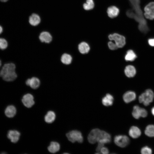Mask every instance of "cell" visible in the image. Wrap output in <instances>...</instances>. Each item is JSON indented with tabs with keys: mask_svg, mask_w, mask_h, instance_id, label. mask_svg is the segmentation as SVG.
<instances>
[{
	"mask_svg": "<svg viewBox=\"0 0 154 154\" xmlns=\"http://www.w3.org/2000/svg\"><path fill=\"white\" fill-rule=\"evenodd\" d=\"M124 72L126 76L129 78L133 77L136 73L135 68L131 65L127 66L125 69Z\"/></svg>",
	"mask_w": 154,
	"mask_h": 154,
	"instance_id": "cell-20",
	"label": "cell"
},
{
	"mask_svg": "<svg viewBox=\"0 0 154 154\" xmlns=\"http://www.w3.org/2000/svg\"><path fill=\"white\" fill-rule=\"evenodd\" d=\"M141 152L142 154H151L152 153V150L150 147L146 146L141 148Z\"/></svg>",
	"mask_w": 154,
	"mask_h": 154,
	"instance_id": "cell-29",
	"label": "cell"
},
{
	"mask_svg": "<svg viewBox=\"0 0 154 154\" xmlns=\"http://www.w3.org/2000/svg\"><path fill=\"white\" fill-rule=\"evenodd\" d=\"M40 40L42 42L49 43L52 40V37L50 34L46 31L41 33L39 37Z\"/></svg>",
	"mask_w": 154,
	"mask_h": 154,
	"instance_id": "cell-15",
	"label": "cell"
},
{
	"mask_svg": "<svg viewBox=\"0 0 154 154\" xmlns=\"http://www.w3.org/2000/svg\"><path fill=\"white\" fill-rule=\"evenodd\" d=\"M137 56L132 50H130L127 51L125 56V59L127 61H133L136 58Z\"/></svg>",
	"mask_w": 154,
	"mask_h": 154,
	"instance_id": "cell-26",
	"label": "cell"
},
{
	"mask_svg": "<svg viewBox=\"0 0 154 154\" xmlns=\"http://www.w3.org/2000/svg\"><path fill=\"white\" fill-rule=\"evenodd\" d=\"M101 131L98 129L96 128L91 131L88 137V139L90 143L94 144L97 142Z\"/></svg>",
	"mask_w": 154,
	"mask_h": 154,
	"instance_id": "cell-9",
	"label": "cell"
},
{
	"mask_svg": "<svg viewBox=\"0 0 154 154\" xmlns=\"http://www.w3.org/2000/svg\"><path fill=\"white\" fill-rule=\"evenodd\" d=\"M15 68V65L13 63L5 64L0 71V76L5 81H13L17 77Z\"/></svg>",
	"mask_w": 154,
	"mask_h": 154,
	"instance_id": "cell-1",
	"label": "cell"
},
{
	"mask_svg": "<svg viewBox=\"0 0 154 154\" xmlns=\"http://www.w3.org/2000/svg\"><path fill=\"white\" fill-rule=\"evenodd\" d=\"M104 144L100 143H98V146H97L96 149V151L97 152H99V151H100L102 147H104Z\"/></svg>",
	"mask_w": 154,
	"mask_h": 154,
	"instance_id": "cell-32",
	"label": "cell"
},
{
	"mask_svg": "<svg viewBox=\"0 0 154 154\" xmlns=\"http://www.w3.org/2000/svg\"><path fill=\"white\" fill-rule=\"evenodd\" d=\"M114 98L112 95L107 94L102 99V103L105 106H112L113 103Z\"/></svg>",
	"mask_w": 154,
	"mask_h": 154,
	"instance_id": "cell-17",
	"label": "cell"
},
{
	"mask_svg": "<svg viewBox=\"0 0 154 154\" xmlns=\"http://www.w3.org/2000/svg\"><path fill=\"white\" fill-rule=\"evenodd\" d=\"M5 153H5L3 152V153H3H3Z\"/></svg>",
	"mask_w": 154,
	"mask_h": 154,
	"instance_id": "cell-38",
	"label": "cell"
},
{
	"mask_svg": "<svg viewBox=\"0 0 154 154\" xmlns=\"http://www.w3.org/2000/svg\"><path fill=\"white\" fill-rule=\"evenodd\" d=\"M34 97L31 94L28 93L24 95L22 99L23 105L27 108L32 107L35 104Z\"/></svg>",
	"mask_w": 154,
	"mask_h": 154,
	"instance_id": "cell-8",
	"label": "cell"
},
{
	"mask_svg": "<svg viewBox=\"0 0 154 154\" xmlns=\"http://www.w3.org/2000/svg\"><path fill=\"white\" fill-rule=\"evenodd\" d=\"M145 133L149 137H154V125L151 124L148 125L145 128Z\"/></svg>",
	"mask_w": 154,
	"mask_h": 154,
	"instance_id": "cell-25",
	"label": "cell"
},
{
	"mask_svg": "<svg viewBox=\"0 0 154 154\" xmlns=\"http://www.w3.org/2000/svg\"><path fill=\"white\" fill-rule=\"evenodd\" d=\"M94 5L93 0H86V2L83 5V7L86 10H90L94 8Z\"/></svg>",
	"mask_w": 154,
	"mask_h": 154,
	"instance_id": "cell-27",
	"label": "cell"
},
{
	"mask_svg": "<svg viewBox=\"0 0 154 154\" xmlns=\"http://www.w3.org/2000/svg\"><path fill=\"white\" fill-rule=\"evenodd\" d=\"M154 98V94L150 89L147 90L139 97V101L145 106H147L152 102Z\"/></svg>",
	"mask_w": 154,
	"mask_h": 154,
	"instance_id": "cell-2",
	"label": "cell"
},
{
	"mask_svg": "<svg viewBox=\"0 0 154 154\" xmlns=\"http://www.w3.org/2000/svg\"><path fill=\"white\" fill-rule=\"evenodd\" d=\"M20 135V132L16 130H10L8 132L7 137L13 143H17L19 140Z\"/></svg>",
	"mask_w": 154,
	"mask_h": 154,
	"instance_id": "cell-12",
	"label": "cell"
},
{
	"mask_svg": "<svg viewBox=\"0 0 154 154\" xmlns=\"http://www.w3.org/2000/svg\"><path fill=\"white\" fill-rule=\"evenodd\" d=\"M60 60L61 62L63 64L68 65L71 63L72 58L71 56L69 54L64 53L61 56Z\"/></svg>",
	"mask_w": 154,
	"mask_h": 154,
	"instance_id": "cell-24",
	"label": "cell"
},
{
	"mask_svg": "<svg viewBox=\"0 0 154 154\" xmlns=\"http://www.w3.org/2000/svg\"><path fill=\"white\" fill-rule=\"evenodd\" d=\"M78 48L79 51L82 54L87 53L90 49L88 44L85 42L80 43L78 45Z\"/></svg>",
	"mask_w": 154,
	"mask_h": 154,
	"instance_id": "cell-23",
	"label": "cell"
},
{
	"mask_svg": "<svg viewBox=\"0 0 154 154\" xmlns=\"http://www.w3.org/2000/svg\"><path fill=\"white\" fill-rule=\"evenodd\" d=\"M107 12L108 16L110 17L113 18L116 17L119 15V9L116 6H112L108 8Z\"/></svg>",
	"mask_w": 154,
	"mask_h": 154,
	"instance_id": "cell-13",
	"label": "cell"
},
{
	"mask_svg": "<svg viewBox=\"0 0 154 154\" xmlns=\"http://www.w3.org/2000/svg\"><path fill=\"white\" fill-rule=\"evenodd\" d=\"M136 98L135 92L132 91H128L126 92L123 96V99L126 103H128L134 100Z\"/></svg>",
	"mask_w": 154,
	"mask_h": 154,
	"instance_id": "cell-14",
	"label": "cell"
},
{
	"mask_svg": "<svg viewBox=\"0 0 154 154\" xmlns=\"http://www.w3.org/2000/svg\"><path fill=\"white\" fill-rule=\"evenodd\" d=\"M25 83L27 85L29 86L32 88L35 89L40 86V81L37 78L33 77L27 80Z\"/></svg>",
	"mask_w": 154,
	"mask_h": 154,
	"instance_id": "cell-11",
	"label": "cell"
},
{
	"mask_svg": "<svg viewBox=\"0 0 154 154\" xmlns=\"http://www.w3.org/2000/svg\"><path fill=\"white\" fill-rule=\"evenodd\" d=\"M8 46L7 41L4 38H0V49L2 50L6 49Z\"/></svg>",
	"mask_w": 154,
	"mask_h": 154,
	"instance_id": "cell-28",
	"label": "cell"
},
{
	"mask_svg": "<svg viewBox=\"0 0 154 154\" xmlns=\"http://www.w3.org/2000/svg\"><path fill=\"white\" fill-rule=\"evenodd\" d=\"M8 0H0V1L3 2H6Z\"/></svg>",
	"mask_w": 154,
	"mask_h": 154,
	"instance_id": "cell-36",
	"label": "cell"
},
{
	"mask_svg": "<svg viewBox=\"0 0 154 154\" xmlns=\"http://www.w3.org/2000/svg\"><path fill=\"white\" fill-rule=\"evenodd\" d=\"M109 39L114 40L118 48H122L125 44V38L121 35L117 33L110 35L108 36Z\"/></svg>",
	"mask_w": 154,
	"mask_h": 154,
	"instance_id": "cell-5",
	"label": "cell"
},
{
	"mask_svg": "<svg viewBox=\"0 0 154 154\" xmlns=\"http://www.w3.org/2000/svg\"><path fill=\"white\" fill-rule=\"evenodd\" d=\"M148 42L150 45L154 46V38L149 39L148 40Z\"/></svg>",
	"mask_w": 154,
	"mask_h": 154,
	"instance_id": "cell-33",
	"label": "cell"
},
{
	"mask_svg": "<svg viewBox=\"0 0 154 154\" xmlns=\"http://www.w3.org/2000/svg\"><path fill=\"white\" fill-rule=\"evenodd\" d=\"M151 112L152 115L154 116V107L152 108L151 110Z\"/></svg>",
	"mask_w": 154,
	"mask_h": 154,
	"instance_id": "cell-34",
	"label": "cell"
},
{
	"mask_svg": "<svg viewBox=\"0 0 154 154\" xmlns=\"http://www.w3.org/2000/svg\"><path fill=\"white\" fill-rule=\"evenodd\" d=\"M132 115L134 118L138 119L140 117H147V112L145 109L140 108L137 105H135L133 107Z\"/></svg>",
	"mask_w": 154,
	"mask_h": 154,
	"instance_id": "cell-7",
	"label": "cell"
},
{
	"mask_svg": "<svg viewBox=\"0 0 154 154\" xmlns=\"http://www.w3.org/2000/svg\"><path fill=\"white\" fill-rule=\"evenodd\" d=\"M16 113V108L13 105H9L7 106L5 111V115L9 118H11L14 117Z\"/></svg>",
	"mask_w": 154,
	"mask_h": 154,
	"instance_id": "cell-18",
	"label": "cell"
},
{
	"mask_svg": "<svg viewBox=\"0 0 154 154\" xmlns=\"http://www.w3.org/2000/svg\"><path fill=\"white\" fill-rule=\"evenodd\" d=\"M100 151L102 153L104 154H108L109 152L108 149L107 147H104L101 149Z\"/></svg>",
	"mask_w": 154,
	"mask_h": 154,
	"instance_id": "cell-31",
	"label": "cell"
},
{
	"mask_svg": "<svg viewBox=\"0 0 154 154\" xmlns=\"http://www.w3.org/2000/svg\"><path fill=\"white\" fill-rule=\"evenodd\" d=\"M129 139L127 136L123 135H118L114 138V142L115 144L121 147H125L127 146L129 143Z\"/></svg>",
	"mask_w": 154,
	"mask_h": 154,
	"instance_id": "cell-6",
	"label": "cell"
},
{
	"mask_svg": "<svg viewBox=\"0 0 154 154\" xmlns=\"http://www.w3.org/2000/svg\"><path fill=\"white\" fill-rule=\"evenodd\" d=\"M141 130L137 126H132L129 130V134L133 138H138L141 135Z\"/></svg>",
	"mask_w": 154,
	"mask_h": 154,
	"instance_id": "cell-16",
	"label": "cell"
},
{
	"mask_svg": "<svg viewBox=\"0 0 154 154\" xmlns=\"http://www.w3.org/2000/svg\"><path fill=\"white\" fill-rule=\"evenodd\" d=\"M1 65V60H0V67Z\"/></svg>",
	"mask_w": 154,
	"mask_h": 154,
	"instance_id": "cell-37",
	"label": "cell"
},
{
	"mask_svg": "<svg viewBox=\"0 0 154 154\" xmlns=\"http://www.w3.org/2000/svg\"><path fill=\"white\" fill-rule=\"evenodd\" d=\"M108 45L109 48L112 50H115L118 48L115 43H114L111 41L109 42Z\"/></svg>",
	"mask_w": 154,
	"mask_h": 154,
	"instance_id": "cell-30",
	"label": "cell"
},
{
	"mask_svg": "<svg viewBox=\"0 0 154 154\" xmlns=\"http://www.w3.org/2000/svg\"><path fill=\"white\" fill-rule=\"evenodd\" d=\"M111 141V136L110 134L104 131H101L97 142L104 144L110 143Z\"/></svg>",
	"mask_w": 154,
	"mask_h": 154,
	"instance_id": "cell-10",
	"label": "cell"
},
{
	"mask_svg": "<svg viewBox=\"0 0 154 154\" xmlns=\"http://www.w3.org/2000/svg\"><path fill=\"white\" fill-rule=\"evenodd\" d=\"M3 31V29L2 27L0 25V34H1Z\"/></svg>",
	"mask_w": 154,
	"mask_h": 154,
	"instance_id": "cell-35",
	"label": "cell"
},
{
	"mask_svg": "<svg viewBox=\"0 0 154 154\" xmlns=\"http://www.w3.org/2000/svg\"><path fill=\"white\" fill-rule=\"evenodd\" d=\"M40 17L36 14H33L29 17V22L30 24L32 26H37L40 23Z\"/></svg>",
	"mask_w": 154,
	"mask_h": 154,
	"instance_id": "cell-19",
	"label": "cell"
},
{
	"mask_svg": "<svg viewBox=\"0 0 154 154\" xmlns=\"http://www.w3.org/2000/svg\"><path fill=\"white\" fill-rule=\"evenodd\" d=\"M143 15L146 19L153 20L154 19V1H151L147 4L144 7Z\"/></svg>",
	"mask_w": 154,
	"mask_h": 154,
	"instance_id": "cell-4",
	"label": "cell"
},
{
	"mask_svg": "<svg viewBox=\"0 0 154 154\" xmlns=\"http://www.w3.org/2000/svg\"><path fill=\"white\" fill-rule=\"evenodd\" d=\"M60 145L58 143L55 141L51 142L48 147L49 152L52 153H55L58 152L60 149Z\"/></svg>",
	"mask_w": 154,
	"mask_h": 154,
	"instance_id": "cell-21",
	"label": "cell"
},
{
	"mask_svg": "<svg viewBox=\"0 0 154 154\" xmlns=\"http://www.w3.org/2000/svg\"><path fill=\"white\" fill-rule=\"evenodd\" d=\"M66 136L68 140L72 143L77 141L82 143L83 141V138L81 133L77 130H72L66 134Z\"/></svg>",
	"mask_w": 154,
	"mask_h": 154,
	"instance_id": "cell-3",
	"label": "cell"
},
{
	"mask_svg": "<svg viewBox=\"0 0 154 154\" xmlns=\"http://www.w3.org/2000/svg\"><path fill=\"white\" fill-rule=\"evenodd\" d=\"M56 115L55 113L52 111H48L44 117V120L48 123H51L55 120Z\"/></svg>",
	"mask_w": 154,
	"mask_h": 154,
	"instance_id": "cell-22",
	"label": "cell"
}]
</instances>
